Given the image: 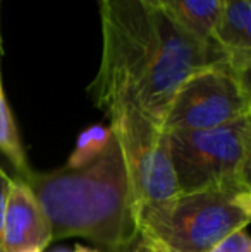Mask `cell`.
Returning a JSON list of instances; mask_svg holds the SVG:
<instances>
[{
	"mask_svg": "<svg viewBox=\"0 0 251 252\" xmlns=\"http://www.w3.org/2000/svg\"><path fill=\"white\" fill-rule=\"evenodd\" d=\"M121 252H165V251L140 233V235L136 237V240H134L133 244H129V246H127L126 249H122Z\"/></svg>",
	"mask_w": 251,
	"mask_h": 252,
	"instance_id": "14",
	"label": "cell"
},
{
	"mask_svg": "<svg viewBox=\"0 0 251 252\" xmlns=\"http://www.w3.org/2000/svg\"><path fill=\"white\" fill-rule=\"evenodd\" d=\"M158 5L164 7L196 38L215 47L214 36L220 19L222 0H158Z\"/></svg>",
	"mask_w": 251,
	"mask_h": 252,
	"instance_id": "9",
	"label": "cell"
},
{
	"mask_svg": "<svg viewBox=\"0 0 251 252\" xmlns=\"http://www.w3.org/2000/svg\"><path fill=\"white\" fill-rule=\"evenodd\" d=\"M105 113L121 146L138 209L178 196L167 132L127 103H117Z\"/></svg>",
	"mask_w": 251,
	"mask_h": 252,
	"instance_id": "6",
	"label": "cell"
},
{
	"mask_svg": "<svg viewBox=\"0 0 251 252\" xmlns=\"http://www.w3.org/2000/svg\"><path fill=\"white\" fill-rule=\"evenodd\" d=\"M146 2H151V3H158V0H146Z\"/></svg>",
	"mask_w": 251,
	"mask_h": 252,
	"instance_id": "17",
	"label": "cell"
},
{
	"mask_svg": "<svg viewBox=\"0 0 251 252\" xmlns=\"http://www.w3.org/2000/svg\"><path fill=\"white\" fill-rule=\"evenodd\" d=\"M250 28L251 0H222L214 45L224 55L225 62L245 76H250L251 65Z\"/></svg>",
	"mask_w": 251,
	"mask_h": 252,
	"instance_id": "8",
	"label": "cell"
},
{
	"mask_svg": "<svg viewBox=\"0 0 251 252\" xmlns=\"http://www.w3.org/2000/svg\"><path fill=\"white\" fill-rule=\"evenodd\" d=\"M112 137V129L104 126H91L86 130L81 132V136L77 137V143L74 151L71 153L69 159H67V166H79L84 163L91 161L93 158H97L102 151L105 150V146L108 144Z\"/></svg>",
	"mask_w": 251,
	"mask_h": 252,
	"instance_id": "11",
	"label": "cell"
},
{
	"mask_svg": "<svg viewBox=\"0 0 251 252\" xmlns=\"http://www.w3.org/2000/svg\"><path fill=\"white\" fill-rule=\"evenodd\" d=\"M102 57L88 94L107 112L127 103L164 126L174 94L196 70L227 63L158 3L146 0H98Z\"/></svg>",
	"mask_w": 251,
	"mask_h": 252,
	"instance_id": "1",
	"label": "cell"
},
{
	"mask_svg": "<svg viewBox=\"0 0 251 252\" xmlns=\"http://www.w3.org/2000/svg\"><path fill=\"white\" fill-rule=\"evenodd\" d=\"M2 3V0H0ZM2 53H3V47H2V33H0V88H2Z\"/></svg>",
	"mask_w": 251,
	"mask_h": 252,
	"instance_id": "16",
	"label": "cell"
},
{
	"mask_svg": "<svg viewBox=\"0 0 251 252\" xmlns=\"http://www.w3.org/2000/svg\"><path fill=\"white\" fill-rule=\"evenodd\" d=\"M19 179L43 209L52 242L83 237L121 252L140 235L138 202L114 130L105 150L91 161L52 172L30 170Z\"/></svg>",
	"mask_w": 251,
	"mask_h": 252,
	"instance_id": "2",
	"label": "cell"
},
{
	"mask_svg": "<svg viewBox=\"0 0 251 252\" xmlns=\"http://www.w3.org/2000/svg\"><path fill=\"white\" fill-rule=\"evenodd\" d=\"M28 252H40V251H28Z\"/></svg>",
	"mask_w": 251,
	"mask_h": 252,
	"instance_id": "18",
	"label": "cell"
},
{
	"mask_svg": "<svg viewBox=\"0 0 251 252\" xmlns=\"http://www.w3.org/2000/svg\"><path fill=\"white\" fill-rule=\"evenodd\" d=\"M50 242L52 230L43 209L23 180H12L3 221V252H43Z\"/></svg>",
	"mask_w": 251,
	"mask_h": 252,
	"instance_id": "7",
	"label": "cell"
},
{
	"mask_svg": "<svg viewBox=\"0 0 251 252\" xmlns=\"http://www.w3.org/2000/svg\"><path fill=\"white\" fill-rule=\"evenodd\" d=\"M178 194L250 190L251 117L214 129L167 132Z\"/></svg>",
	"mask_w": 251,
	"mask_h": 252,
	"instance_id": "4",
	"label": "cell"
},
{
	"mask_svg": "<svg viewBox=\"0 0 251 252\" xmlns=\"http://www.w3.org/2000/svg\"><path fill=\"white\" fill-rule=\"evenodd\" d=\"M208 252H251V240L246 226L229 233L225 239L215 244Z\"/></svg>",
	"mask_w": 251,
	"mask_h": 252,
	"instance_id": "12",
	"label": "cell"
},
{
	"mask_svg": "<svg viewBox=\"0 0 251 252\" xmlns=\"http://www.w3.org/2000/svg\"><path fill=\"white\" fill-rule=\"evenodd\" d=\"M57 252H98V251H93V249H86V247H83V246H74V249H71V251H66V249H62V251H57Z\"/></svg>",
	"mask_w": 251,
	"mask_h": 252,
	"instance_id": "15",
	"label": "cell"
},
{
	"mask_svg": "<svg viewBox=\"0 0 251 252\" xmlns=\"http://www.w3.org/2000/svg\"><path fill=\"white\" fill-rule=\"evenodd\" d=\"M251 117L248 76L229 63H212L191 74L174 94L162 129H214Z\"/></svg>",
	"mask_w": 251,
	"mask_h": 252,
	"instance_id": "5",
	"label": "cell"
},
{
	"mask_svg": "<svg viewBox=\"0 0 251 252\" xmlns=\"http://www.w3.org/2000/svg\"><path fill=\"white\" fill-rule=\"evenodd\" d=\"M250 218L251 190H205L141 206L138 228L165 252H208Z\"/></svg>",
	"mask_w": 251,
	"mask_h": 252,
	"instance_id": "3",
	"label": "cell"
},
{
	"mask_svg": "<svg viewBox=\"0 0 251 252\" xmlns=\"http://www.w3.org/2000/svg\"><path fill=\"white\" fill-rule=\"evenodd\" d=\"M10 182H12V179L0 168V252H3V221H5V209L7 199H9Z\"/></svg>",
	"mask_w": 251,
	"mask_h": 252,
	"instance_id": "13",
	"label": "cell"
},
{
	"mask_svg": "<svg viewBox=\"0 0 251 252\" xmlns=\"http://www.w3.org/2000/svg\"><path fill=\"white\" fill-rule=\"evenodd\" d=\"M0 151L12 163L21 177L30 173L31 168L28 165L26 153H24L19 132H17L16 120H14L5 93H3V86L0 88Z\"/></svg>",
	"mask_w": 251,
	"mask_h": 252,
	"instance_id": "10",
	"label": "cell"
}]
</instances>
